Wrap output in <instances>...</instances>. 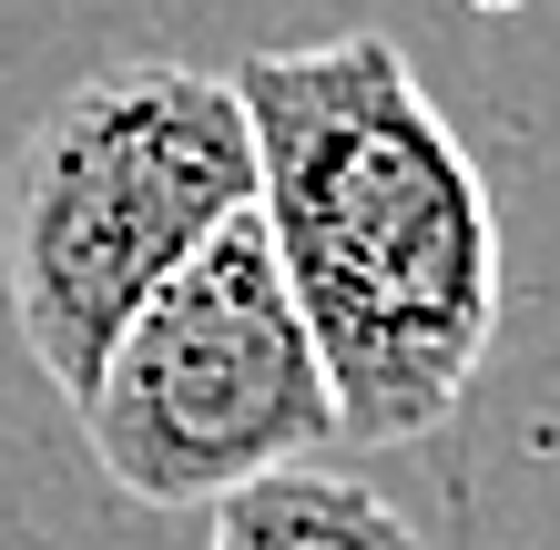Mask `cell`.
I'll return each instance as SVG.
<instances>
[{
	"label": "cell",
	"instance_id": "5b68a950",
	"mask_svg": "<svg viewBox=\"0 0 560 550\" xmlns=\"http://www.w3.org/2000/svg\"><path fill=\"white\" fill-rule=\"evenodd\" d=\"M469 11H530V0H469Z\"/></svg>",
	"mask_w": 560,
	"mask_h": 550
},
{
	"label": "cell",
	"instance_id": "7a4b0ae2",
	"mask_svg": "<svg viewBox=\"0 0 560 550\" xmlns=\"http://www.w3.org/2000/svg\"><path fill=\"white\" fill-rule=\"evenodd\" d=\"M255 204V133L224 72L103 61L31 122L0 194V296L42 377L82 408L103 347L163 276Z\"/></svg>",
	"mask_w": 560,
	"mask_h": 550
},
{
	"label": "cell",
	"instance_id": "277c9868",
	"mask_svg": "<svg viewBox=\"0 0 560 550\" xmlns=\"http://www.w3.org/2000/svg\"><path fill=\"white\" fill-rule=\"evenodd\" d=\"M205 550H418V530L347 469H266L214 500Z\"/></svg>",
	"mask_w": 560,
	"mask_h": 550
},
{
	"label": "cell",
	"instance_id": "6da1fadb",
	"mask_svg": "<svg viewBox=\"0 0 560 550\" xmlns=\"http://www.w3.org/2000/svg\"><path fill=\"white\" fill-rule=\"evenodd\" d=\"M255 214L316 327L337 438L408 448L448 429L500 347V204L387 31L245 51Z\"/></svg>",
	"mask_w": 560,
	"mask_h": 550
},
{
	"label": "cell",
	"instance_id": "3957f363",
	"mask_svg": "<svg viewBox=\"0 0 560 550\" xmlns=\"http://www.w3.org/2000/svg\"><path fill=\"white\" fill-rule=\"evenodd\" d=\"M82 438L103 479L143 510L224 500L266 469H295L337 438L316 327L276 266L266 214H224L153 296L122 316L82 387Z\"/></svg>",
	"mask_w": 560,
	"mask_h": 550
}]
</instances>
